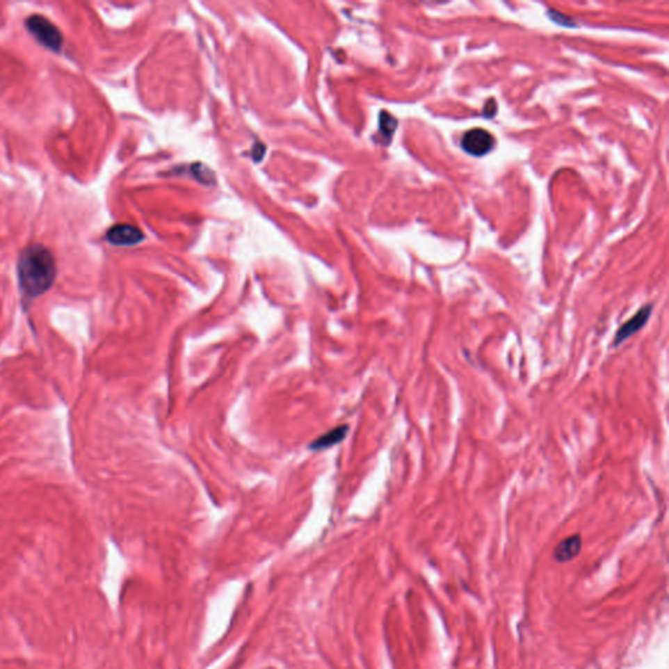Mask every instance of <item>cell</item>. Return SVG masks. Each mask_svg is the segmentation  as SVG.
I'll list each match as a JSON object with an SVG mask.
<instances>
[{"instance_id": "cell-1", "label": "cell", "mask_w": 669, "mask_h": 669, "mask_svg": "<svg viewBox=\"0 0 669 669\" xmlns=\"http://www.w3.org/2000/svg\"><path fill=\"white\" fill-rule=\"evenodd\" d=\"M17 281L24 310H29L34 300L44 296L54 285L58 267L53 251L41 243L22 248L17 259Z\"/></svg>"}, {"instance_id": "cell-2", "label": "cell", "mask_w": 669, "mask_h": 669, "mask_svg": "<svg viewBox=\"0 0 669 669\" xmlns=\"http://www.w3.org/2000/svg\"><path fill=\"white\" fill-rule=\"evenodd\" d=\"M25 28L33 38L45 49L59 53L63 47V34L54 22L42 15H32L25 20Z\"/></svg>"}, {"instance_id": "cell-3", "label": "cell", "mask_w": 669, "mask_h": 669, "mask_svg": "<svg viewBox=\"0 0 669 669\" xmlns=\"http://www.w3.org/2000/svg\"><path fill=\"white\" fill-rule=\"evenodd\" d=\"M460 145L463 151L474 157H483L496 147L494 136L484 129L467 131L462 138Z\"/></svg>"}, {"instance_id": "cell-4", "label": "cell", "mask_w": 669, "mask_h": 669, "mask_svg": "<svg viewBox=\"0 0 669 669\" xmlns=\"http://www.w3.org/2000/svg\"><path fill=\"white\" fill-rule=\"evenodd\" d=\"M652 310H654V305L647 303L642 306L631 318H629L625 323L621 324V327L617 330L613 337V346H621L627 339H630L633 334L640 331L650 321Z\"/></svg>"}, {"instance_id": "cell-5", "label": "cell", "mask_w": 669, "mask_h": 669, "mask_svg": "<svg viewBox=\"0 0 669 669\" xmlns=\"http://www.w3.org/2000/svg\"><path fill=\"white\" fill-rule=\"evenodd\" d=\"M143 238L140 229L130 224H117L106 233V241L114 246H134L140 243Z\"/></svg>"}, {"instance_id": "cell-6", "label": "cell", "mask_w": 669, "mask_h": 669, "mask_svg": "<svg viewBox=\"0 0 669 669\" xmlns=\"http://www.w3.org/2000/svg\"><path fill=\"white\" fill-rule=\"evenodd\" d=\"M582 536L572 535L566 539L561 540L553 551V558L558 563L572 561L582 551Z\"/></svg>"}, {"instance_id": "cell-7", "label": "cell", "mask_w": 669, "mask_h": 669, "mask_svg": "<svg viewBox=\"0 0 669 669\" xmlns=\"http://www.w3.org/2000/svg\"><path fill=\"white\" fill-rule=\"evenodd\" d=\"M348 429H349L348 426H339L331 432L325 433L321 438H318L316 441H314L310 444V449L312 450H324V449L332 447L337 443L343 442L346 437Z\"/></svg>"}, {"instance_id": "cell-8", "label": "cell", "mask_w": 669, "mask_h": 669, "mask_svg": "<svg viewBox=\"0 0 669 669\" xmlns=\"http://www.w3.org/2000/svg\"><path fill=\"white\" fill-rule=\"evenodd\" d=\"M396 129H398V120L389 113L382 111L379 115V132L382 135L385 144H389Z\"/></svg>"}, {"instance_id": "cell-9", "label": "cell", "mask_w": 669, "mask_h": 669, "mask_svg": "<svg viewBox=\"0 0 669 669\" xmlns=\"http://www.w3.org/2000/svg\"><path fill=\"white\" fill-rule=\"evenodd\" d=\"M548 16L551 17L553 22L560 24L562 26H566V28H574V26H577V24L574 22L572 19L565 16V15H562L560 12L551 11L548 13Z\"/></svg>"}, {"instance_id": "cell-10", "label": "cell", "mask_w": 669, "mask_h": 669, "mask_svg": "<svg viewBox=\"0 0 669 669\" xmlns=\"http://www.w3.org/2000/svg\"><path fill=\"white\" fill-rule=\"evenodd\" d=\"M498 111V106H497L496 99L494 98H490L487 99V102L484 106V110H483V117L484 118H493Z\"/></svg>"}]
</instances>
